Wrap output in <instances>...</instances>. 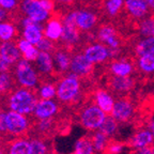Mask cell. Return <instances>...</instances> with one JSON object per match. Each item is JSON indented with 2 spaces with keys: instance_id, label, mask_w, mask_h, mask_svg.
Wrapping results in <instances>:
<instances>
[{
  "instance_id": "cell-1",
  "label": "cell",
  "mask_w": 154,
  "mask_h": 154,
  "mask_svg": "<svg viewBox=\"0 0 154 154\" xmlns=\"http://www.w3.org/2000/svg\"><path fill=\"white\" fill-rule=\"evenodd\" d=\"M38 100L32 91L28 89H18L10 95L9 108L23 115H32Z\"/></svg>"
},
{
  "instance_id": "cell-2",
  "label": "cell",
  "mask_w": 154,
  "mask_h": 154,
  "mask_svg": "<svg viewBox=\"0 0 154 154\" xmlns=\"http://www.w3.org/2000/svg\"><path fill=\"white\" fill-rule=\"evenodd\" d=\"M80 82L78 76L71 73L65 76L57 86V97L64 104L76 103L82 96Z\"/></svg>"
},
{
  "instance_id": "cell-3",
  "label": "cell",
  "mask_w": 154,
  "mask_h": 154,
  "mask_svg": "<svg viewBox=\"0 0 154 154\" xmlns=\"http://www.w3.org/2000/svg\"><path fill=\"white\" fill-rule=\"evenodd\" d=\"M106 117H107V113L93 103L88 106H85L79 111L78 121L82 128H85L88 131H91V132H94V131L100 130V128L105 121Z\"/></svg>"
},
{
  "instance_id": "cell-4",
  "label": "cell",
  "mask_w": 154,
  "mask_h": 154,
  "mask_svg": "<svg viewBox=\"0 0 154 154\" xmlns=\"http://www.w3.org/2000/svg\"><path fill=\"white\" fill-rule=\"evenodd\" d=\"M17 82L24 88H33L38 84V76L30 63L26 59H20L16 64Z\"/></svg>"
},
{
  "instance_id": "cell-5",
  "label": "cell",
  "mask_w": 154,
  "mask_h": 154,
  "mask_svg": "<svg viewBox=\"0 0 154 154\" xmlns=\"http://www.w3.org/2000/svg\"><path fill=\"white\" fill-rule=\"evenodd\" d=\"M7 124L9 134L19 136L30 130V122L26 115L16 112V111H8L7 112Z\"/></svg>"
},
{
  "instance_id": "cell-6",
  "label": "cell",
  "mask_w": 154,
  "mask_h": 154,
  "mask_svg": "<svg viewBox=\"0 0 154 154\" xmlns=\"http://www.w3.org/2000/svg\"><path fill=\"white\" fill-rule=\"evenodd\" d=\"M110 115L119 123L130 122L135 116L134 104L126 97H120V99L116 100Z\"/></svg>"
},
{
  "instance_id": "cell-7",
  "label": "cell",
  "mask_w": 154,
  "mask_h": 154,
  "mask_svg": "<svg viewBox=\"0 0 154 154\" xmlns=\"http://www.w3.org/2000/svg\"><path fill=\"white\" fill-rule=\"evenodd\" d=\"M84 55L93 64H101L112 58L110 48L103 43H94L85 49Z\"/></svg>"
},
{
  "instance_id": "cell-8",
  "label": "cell",
  "mask_w": 154,
  "mask_h": 154,
  "mask_svg": "<svg viewBox=\"0 0 154 154\" xmlns=\"http://www.w3.org/2000/svg\"><path fill=\"white\" fill-rule=\"evenodd\" d=\"M23 12L38 23H43L49 16V12L42 7L40 0H23L22 1Z\"/></svg>"
},
{
  "instance_id": "cell-9",
  "label": "cell",
  "mask_w": 154,
  "mask_h": 154,
  "mask_svg": "<svg viewBox=\"0 0 154 154\" xmlns=\"http://www.w3.org/2000/svg\"><path fill=\"white\" fill-rule=\"evenodd\" d=\"M97 38L103 44L107 45L111 51V56L115 57L119 53L120 48V41L117 38V32L115 28L110 25H104L97 31Z\"/></svg>"
},
{
  "instance_id": "cell-10",
  "label": "cell",
  "mask_w": 154,
  "mask_h": 154,
  "mask_svg": "<svg viewBox=\"0 0 154 154\" xmlns=\"http://www.w3.org/2000/svg\"><path fill=\"white\" fill-rule=\"evenodd\" d=\"M23 25H24V32H23L24 38H26L27 41L33 45H36L43 38L42 34L43 28L40 26V23L35 22L30 17H26L23 20Z\"/></svg>"
},
{
  "instance_id": "cell-11",
  "label": "cell",
  "mask_w": 154,
  "mask_h": 154,
  "mask_svg": "<svg viewBox=\"0 0 154 154\" xmlns=\"http://www.w3.org/2000/svg\"><path fill=\"white\" fill-rule=\"evenodd\" d=\"M58 111H59V106H58L57 102H55L54 100L42 99L36 104L33 111V116L38 120L54 118L58 113Z\"/></svg>"
},
{
  "instance_id": "cell-12",
  "label": "cell",
  "mask_w": 154,
  "mask_h": 154,
  "mask_svg": "<svg viewBox=\"0 0 154 154\" xmlns=\"http://www.w3.org/2000/svg\"><path fill=\"white\" fill-rule=\"evenodd\" d=\"M70 71L78 77H85L93 71V63L90 62L84 54L75 55L71 60Z\"/></svg>"
},
{
  "instance_id": "cell-13",
  "label": "cell",
  "mask_w": 154,
  "mask_h": 154,
  "mask_svg": "<svg viewBox=\"0 0 154 154\" xmlns=\"http://www.w3.org/2000/svg\"><path fill=\"white\" fill-rule=\"evenodd\" d=\"M128 143L135 150L151 147L154 143V136L150 128H142L131 136Z\"/></svg>"
},
{
  "instance_id": "cell-14",
  "label": "cell",
  "mask_w": 154,
  "mask_h": 154,
  "mask_svg": "<svg viewBox=\"0 0 154 154\" xmlns=\"http://www.w3.org/2000/svg\"><path fill=\"white\" fill-rule=\"evenodd\" d=\"M135 82L131 76L128 77H121V76H112L109 82V87L115 93L121 94H128L134 89Z\"/></svg>"
},
{
  "instance_id": "cell-15",
  "label": "cell",
  "mask_w": 154,
  "mask_h": 154,
  "mask_svg": "<svg viewBox=\"0 0 154 154\" xmlns=\"http://www.w3.org/2000/svg\"><path fill=\"white\" fill-rule=\"evenodd\" d=\"M93 100L95 105L99 106L100 108L105 111L107 115H110L116 102L112 93L106 91L104 89H99L94 93Z\"/></svg>"
},
{
  "instance_id": "cell-16",
  "label": "cell",
  "mask_w": 154,
  "mask_h": 154,
  "mask_svg": "<svg viewBox=\"0 0 154 154\" xmlns=\"http://www.w3.org/2000/svg\"><path fill=\"white\" fill-rule=\"evenodd\" d=\"M126 12L134 18H142L147 15L149 5L146 0H124Z\"/></svg>"
},
{
  "instance_id": "cell-17",
  "label": "cell",
  "mask_w": 154,
  "mask_h": 154,
  "mask_svg": "<svg viewBox=\"0 0 154 154\" xmlns=\"http://www.w3.org/2000/svg\"><path fill=\"white\" fill-rule=\"evenodd\" d=\"M109 71L112 76H132L133 72H134V65L131 61L126 60V59H119V60H115L110 63Z\"/></svg>"
},
{
  "instance_id": "cell-18",
  "label": "cell",
  "mask_w": 154,
  "mask_h": 154,
  "mask_svg": "<svg viewBox=\"0 0 154 154\" xmlns=\"http://www.w3.org/2000/svg\"><path fill=\"white\" fill-rule=\"evenodd\" d=\"M96 16L92 12L89 11H76V25L78 29L84 31H89L95 26Z\"/></svg>"
},
{
  "instance_id": "cell-19",
  "label": "cell",
  "mask_w": 154,
  "mask_h": 154,
  "mask_svg": "<svg viewBox=\"0 0 154 154\" xmlns=\"http://www.w3.org/2000/svg\"><path fill=\"white\" fill-rule=\"evenodd\" d=\"M20 54L22 53L19 51L18 46H16L15 44L11 43L9 41L3 42L0 45V56L5 58V60L11 64L20 60Z\"/></svg>"
},
{
  "instance_id": "cell-20",
  "label": "cell",
  "mask_w": 154,
  "mask_h": 154,
  "mask_svg": "<svg viewBox=\"0 0 154 154\" xmlns=\"http://www.w3.org/2000/svg\"><path fill=\"white\" fill-rule=\"evenodd\" d=\"M55 117L48 119H40L36 123L32 125L33 131L38 135V137H48L53 131H55Z\"/></svg>"
},
{
  "instance_id": "cell-21",
  "label": "cell",
  "mask_w": 154,
  "mask_h": 154,
  "mask_svg": "<svg viewBox=\"0 0 154 154\" xmlns=\"http://www.w3.org/2000/svg\"><path fill=\"white\" fill-rule=\"evenodd\" d=\"M63 32V24L58 19H51L47 23L44 29V35L51 41H57L61 38Z\"/></svg>"
},
{
  "instance_id": "cell-22",
  "label": "cell",
  "mask_w": 154,
  "mask_h": 154,
  "mask_svg": "<svg viewBox=\"0 0 154 154\" xmlns=\"http://www.w3.org/2000/svg\"><path fill=\"white\" fill-rule=\"evenodd\" d=\"M36 65L42 74H51L54 69V60L48 51H40L36 58Z\"/></svg>"
},
{
  "instance_id": "cell-23",
  "label": "cell",
  "mask_w": 154,
  "mask_h": 154,
  "mask_svg": "<svg viewBox=\"0 0 154 154\" xmlns=\"http://www.w3.org/2000/svg\"><path fill=\"white\" fill-rule=\"evenodd\" d=\"M19 51L22 53V55L24 56V58L28 61H35L38 58V48L35 47L32 43H30L29 41H27L26 38H23L18 42L17 44Z\"/></svg>"
},
{
  "instance_id": "cell-24",
  "label": "cell",
  "mask_w": 154,
  "mask_h": 154,
  "mask_svg": "<svg viewBox=\"0 0 154 154\" xmlns=\"http://www.w3.org/2000/svg\"><path fill=\"white\" fill-rule=\"evenodd\" d=\"M90 137H91L92 142H93L96 153H104L106 151V149H107V147H108L110 138L107 135L104 134L103 132H101L100 130L94 131Z\"/></svg>"
},
{
  "instance_id": "cell-25",
  "label": "cell",
  "mask_w": 154,
  "mask_h": 154,
  "mask_svg": "<svg viewBox=\"0 0 154 154\" xmlns=\"http://www.w3.org/2000/svg\"><path fill=\"white\" fill-rule=\"evenodd\" d=\"M93 142L91 137H82L78 139L74 144L73 154H95Z\"/></svg>"
},
{
  "instance_id": "cell-26",
  "label": "cell",
  "mask_w": 154,
  "mask_h": 154,
  "mask_svg": "<svg viewBox=\"0 0 154 154\" xmlns=\"http://www.w3.org/2000/svg\"><path fill=\"white\" fill-rule=\"evenodd\" d=\"M119 124L120 123L116 120L111 115H107L105 121L100 128V131L103 132L105 135H107L109 138H113L119 132Z\"/></svg>"
},
{
  "instance_id": "cell-27",
  "label": "cell",
  "mask_w": 154,
  "mask_h": 154,
  "mask_svg": "<svg viewBox=\"0 0 154 154\" xmlns=\"http://www.w3.org/2000/svg\"><path fill=\"white\" fill-rule=\"evenodd\" d=\"M31 146L30 141L26 139H15L10 142L9 154H30Z\"/></svg>"
},
{
  "instance_id": "cell-28",
  "label": "cell",
  "mask_w": 154,
  "mask_h": 154,
  "mask_svg": "<svg viewBox=\"0 0 154 154\" xmlns=\"http://www.w3.org/2000/svg\"><path fill=\"white\" fill-rule=\"evenodd\" d=\"M61 38L66 44H75L79 40V31L76 25L63 24V32Z\"/></svg>"
},
{
  "instance_id": "cell-29",
  "label": "cell",
  "mask_w": 154,
  "mask_h": 154,
  "mask_svg": "<svg viewBox=\"0 0 154 154\" xmlns=\"http://www.w3.org/2000/svg\"><path fill=\"white\" fill-rule=\"evenodd\" d=\"M137 66L144 75L154 74V55L138 56Z\"/></svg>"
},
{
  "instance_id": "cell-30",
  "label": "cell",
  "mask_w": 154,
  "mask_h": 154,
  "mask_svg": "<svg viewBox=\"0 0 154 154\" xmlns=\"http://www.w3.org/2000/svg\"><path fill=\"white\" fill-rule=\"evenodd\" d=\"M135 51L138 56L154 55V35L146 36L138 42L135 47Z\"/></svg>"
},
{
  "instance_id": "cell-31",
  "label": "cell",
  "mask_w": 154,
  "mask_h": 154,
  "mask_svg": "<svg viewBox=\"0 0 154 154\" xmlns=\"http://www.w3.org/2000/svg\"><path fill=\"white\" fill-rule=\"evenodd\" d=\"M71 59L69 54L66 51H59L55 54V63L59 72H66L67 70H70L71 65Z\"/></svg>"
},
{
  "instance_id": "cell-32",
  "label": "cell",
  "mask_w": 154,
  "mask_h": 154,
  "mask_svg": "<svg viewBox=\"0 0 154 154\" xmlns=\"http://www.w3.org/2000/svg\"><path fill=\"white\" fill-rule=\"evenodd\" d=\"M31 153L30 154H51L49 148L42 138H32L30 140Z\"/></svg>"
},
{
  "instance_id": "cell-33",
  "label": "cell",
  "mask_w": 154,
  "mask_h": 154,
  "mask_svg": "<svg viewBox=\"0 0 154 154\" xmlns=\"http://www.w3.org/2000/svg\"><path fill=\"white\" fill-rule=\"evenodd\" d=\"M123 7H124V0H106L105 2L106 12L110 16H116L119 14Z\"/></svg>"
},
{
  "instance_id": "cell-34",
  "label": "cell",
  "mask_w": 154,
  "mask_h": 154,
  "mask_svg": "<svg viewBox=\"0 0 154 154\" xmlns=\"http://www.w3.org/2000/svg\"><path fill=\"white\" fill-rule=\"evenodd\" d=\"M15 28L9 23H0V40L3 42L10 41L14 36Z\"/></svg>"
},
{
  "instance_id": "cell-35",
  "label": "cell",
  "mask_w": 154,
  "mask_h": 154,
  "mask_svg": "<svg viewBox=\"0 0 154 154\" xmlns=\"http://www.w3.org/2000/svg\"><path fill=\"white\" fill-rule=\"evenodd\" d=\"M154 31V18L149 17V18L142 19V22L139 24V32L143 36H151L153 35Z\"/></svg>"
},
{
  "instance_id": "cell-36",
  "label": "cell",
  "mask_w": 154,
  "mask_h": 154,
  "mask_svg": "<svg viewBox=\"0 0 154 154\" xmlns=\"http://www.w3.org/2000/svg\"><path fill=\"white\" fill-rule=\"evenodd\" d=\"M40 96L44 100H53L57 96V87L53 84L43 85L40 89Z\"/></svg>"
},
{
  "instance_id": "cell-37",
  "label": "cell",
  "mask_w": 154,
  "mask_h": 154,
  "mask_svg": "<svg viewBox=\"0 0 154 154\" xmlns=\"http://www.w3.org/2000/svg\"><path fill=\"white\" fill-rule=\"evenodd\" d=\"M12 86V78L8 72L0 73V93H7Z\"/></svg>"
},
{
  "instance_id": "cell-38",
  "label": "cell",
  "mask_w": 154,
  "mask_h": 154,
  "mask_svg": "<svg viewBox=\"0 0 154 154\" xmlns=\"http://www.w3.org/2000/svg\"><path fill=\"white\" fill-rule=\"evenodd\" d=\"M126 150V146L120 141H109L106 149V154H122Z\"/></svg>"
},
{
  "instance_id": "cell-39",
  "label": "cell",
  "mask_w": 154,
  "mask_h": 154,
  "mask_svg": "<svg viewBox=\"0 0 154 154\" xmlns=\"http://www.w3.org/2000/svg\"><path fill=\"white\" fill-rule=\"evenodd\" d=\"M9 134L7 124V112L0 111V137L5 138L7 135Z\"/></svg>"
},
{
  "instance_id": "cell-40",
  "label": "cell",
  "mask_w": 154,
  "mask_h": 154,
  "mask_svg": "<svg viewBox=\"0 0 154 154\" xmlns=\"http://www.w3.org/2000/svg\"><path fill=\"white\" fill-rule=\"evenodd\" d=\"M36 47L38 48V51H49L51 48H53V44H51L49 38H43L41 41L36 44Z\"/></svg>"
},
{
  "instance_id": "cell-41",
  "label": "cell",
  "mask_w": 154,
  "mask_h": 154,
  "mask_svg": "<svg viewBox=\"0 0 154 154\" xmlns=\"http://www.w3.org/2000/svg\"><path fill=\"white\" fill-rule=\"evenodd\" d=\"M16 0H0V7L5 10H12L16 7Z\"/></svg>"
},
{
  "instance_id": "cell-42",
  "label": "cell",
  "mask_w": 154,
  "mask_h": 154,
  "mask_svg": "<svg viewBox=\"0 0 154 154\" xmlns=\"http://www.w3.org/2000/svg\"><path fill=\"white\" fill-rule=\"evenodd\" d=\"M10 65H11V63H9L5 58L0 56V73L8 72L10 70Z\"/></svg>"
},
{
  "instance_id": "cell-43",
  "label": "cell",
  "mask_w": 154,
  "mask_h": 154,
  "mask_svg": "<svg viewBox=\"0 0 154 154\" xmlns=\"http://www.w3.org/2000/svg\"><path fill=\"white\" fill-rule=\"evenodd\" d=\"M40 2H41L42 7H43L44 9L46 10V11H48L49 13L53 11V9H54L53 0H40Z\"/></svg>"
},
{
  "instance_id": "cell-44",
  "label": "cell",
  "mask_w": 154,
  "mask_h": 154,
  "mask_svg": "<svg viewBox=\"0 0 154 154\" xmlns=\"http://www.w3.org/2000/svg\"><path fill=\"white\" fill-rule=\"evenodd\" d=\"M5 17H7V12H5V10L0 7V23L2 22Z\"/></svg>"
},
{
  "instance_id": "cell-45",
  "label": "cell",
  "mask_w": 154,
  "mask_h": 154,
  "mask_svg": "<svg viewBox=\"0 0 154 154\" xmlns=\"http://www.w3.org/2000/svg\"><path fill=\"white\" fill-rule=\"evenodd\" d=\"M149 128L151 130V132H152V134H153V136H154V118L151 120V122H150V124H149Z\"/></svg>"
},
{
  "instance_id": "cell-46",
  "label": "cell",
  "mask_w": 154,
  "mask_h": 154,
  "mask_svg": "<svg viewBox=\"0 0 154 154\" xmlns=\"http://www.w3.org/2000/svg\"><path fill=\"white\" fill-rule=\"evenodd\" d=\"M146 1H147L149 8H151V9H154V0H146Z\"/></svg>"
},
{
  "instance_id": "cell-47",
  "label": "cell",
  "mask_w": 154,
  "mask_h": 154,
  "mask_svg": "<svg viewBox=\"0 0 154 154\" xmlns=\"http://www.w3.org/2000/svg\"><path fill=\"white\" fill-rule=\"evenodd\" d=\"M58 1H60V2H64V3H69V2H71L72 0H58Z\"/></svg>"
},
{
  "instance_id": "cell-48",
  "label": "cell",
  "mask_w": 154,
  "mask_h": 154,
  "mask_svg": "<svg viewBox=\"0 0 154 154\" xmlns=\"http://www.w3.org/2000/svg\"><path fill=\"white\" fill-rule=\"evenodd\" d=\"M151 150H152V151L154 152V143H153V144H152V146H151Z\"/></svg>"
},
{
  "instance_id": "cell-49",
  "label": "cell",
  "mask_w": 154,
  "mask_h": 154,
  "mask_svg": "<svg viewBox=\"0 0 154 154\" xmlns=\"http://www.w3.org/2000/svg\"><path fill=\"white\" fill-rule=\"evenodd\" d=\"M147 154H154V152H153V151H152V150H151V151H150V152H148Z\"/></svg>"
},
{
  "instance_id": "cell-50",
  "label": "cell",
  "mask_w": 154,
  "mask_h": 154,
  "mask_svg": "<svg viewBox=\"0 0 154 154\" xmlns=\"http://www.w3.org/2000/svg\"><path fill=\"white\" fill-rule=\"evenodd\" d=\"M0 154H3V151H2V148H0Z\"/></svg>"
},
{
  "instance_id": "cell-51",
  "label": "cell",
  "mask_w": 154,
  "mask_h": 154,
  "mask_svg": "<svg viewBox=\"0 0 154 154\" xmlns=\"http://www.w3.org/2000/svg\"><path fill=\"white\" fill-rule=\"evenodd\" d=\"M153 35H154V31H153Z\"/></svg>"
}]
</instances>
